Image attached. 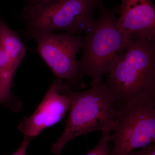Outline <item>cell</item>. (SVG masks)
Instances as JSON below:
<instances>
[{
    "label": "cell",
    "instance_id": "5",
    "mask_svg": "<svg viewBox=\"0 0 155 155\" xmlns=\"http://www.w3.org/2000/svg\"><path fill=\"white\" fill-rule=\"evenodd\" d=\"M110 140L112 146L109 155H126L155 144V95H143L119 101Z\"/></svg>",
    "mask_w": 155,
    "mask_h": 155
},
{
    "label": "cell",
    "instance_id": "8",
    "mask_svg": "<svg viewBox=\"0 0 155 155\" xmlns=\"http://www.w3.org/2000/svg\"><path fill=\"white\" fill-rule=\"evenodd\" d=\"M118 14L117 27L121 33L155 41V7L151 0H122Z\"/></svg>",
    "mask_w": 155,
    "mask_h": 155
},
{
    "label": "cell",
    "instance_id": "10",
    "mask_svg": "<svg viewBox=\"0 0 155 155\" xmlns=\"http://www.w3.org/2000/svg\"><path fill=\"white\" fill-rule=\"evenodd\" d=\"M16 69L0 47V103L8 102L11 98V83Z\"/></svg>",
    "mask_w": 155,
    "mask_h": 155
},
{
    "label": "cell",
    "instance_id": "1",
    "mask_svg": "<svg viewBox=\"0 0 155 155\" xmlns=\"http://www.w3.org/2000/svg\"><path fill=\"white\" fill-rule=\"evenodd\" d=\"M119 107L118 99L104 81L87 90L74 91L66 126L51 147L52 152L60 155L69 142L92 131L110 134L116 123Z\"/></svg>",
    "mask_w": 155,
    "mask_h": 155
},
{
    "label": "cell",
    "instance_id": "9",
    "mask_svg": "<svg viewBox=\"0 0 155 155\" xmlns=\"http://www.w3.org/2000/svg\"><path fill=\"white\" fill-rule=\"evenodd\" d=\"M0 47L17 70L25 55V48L17 34L5 23L0 15Z\"/></svg>",
    "mask_w": 155,
    "mask_h": 155
},
{
    "label": "cell",
    "instance_id": "7",
    "mask_svg": "<svg viewBox=\"0 0 155 155\" xmlns=\"http://www.w3.org/2000/svg\"><path fill=\"white\" fill-rule=\"evenodd\" d=\"M74 91L60 78L55 80L34 113L19 124L18 128L24 137L32 140L60 122L69 110Z\"/></svg>",
    "mask_w": 155,
    "mask_h": 155
},
{
    "label": "cell",
    "instance_id": "13",
    "mask_svg": "<svg viewBox=\"0 0 155 155\" xmlns=\"http://www.w3.org/2000/svg\"><path fill=\"white\" fill-rule=\"evenodd\" d=\"M31 140L30 139L24 137L22 143L19 148L11 155H26L27 148Z\"/></svg>",
    "mask_w": 155,
    "mask_h": 155
},
{
    "label": "cell",
    "instance_id": "3",
    "mask_svg": "<svg viewBox=\"0 0 155 155\" xmlns=\"http://www.w3.org/2000/svg\"><path fill=\"white\" fill-rule=\"evenodd\" d=\"M105 83L119 101L143 95H155V41L130 37Z\"/></svg>",
    "mask_w": 155,
    "mask_h": 155
},
{
    "label": "cell",
    "instance_id": "6",
    "mask_svg": "<svg viewBox=\"0 0 155 155\" xmlns=\"http://www.w3.org/2000/svg\"><path fill=\"white\" fill-rule=\"evenodd\" d=\"M35 40L39 54L58 78L72 87H85L76 56L82 48L84 37L66 32H32L26 35Z\"/></svg>",
    "mask_w": 155,
    "mask_h": 155
},
{
    "label": "cell",
    "instance_id": "12",
    "mask_svg": "<svg viewBox=\"0 0 155 155\" xmlns=\"http://www.w3.org/2000/svg\"><path fill=\"white\" fill-rule=\"evenodd\" d=\"M126 155H155V145L145 147L137 151H133Z\"/></svg>",
    "mask_w": 155,
    "mask_h": 155
},
{
    "label": "cell",
    "instance_id": "14",
    "mask_svg": "<svg viewBox=\"0 0 155 155\" xmlns=\"http://www.w3.org/2000/svg\"><path fill=\"white\" fill-rule=\"evenodd\" d=\"M26 2V5H32L41 4L48 2L49 0H25Z\"/></svg>",
    "mask_w": 155,
    "mask_h": 155
},
{
    "label": "cell",
    "instance_id": "4",
    "mask_svg": "<svg viewBox=\"0 0 155 155\" xmlns=\"http://www.w3.org/2000/svg\"><path fill=\"white\" fill-rule=\"evenodd\" d=\"M100 0H49L25 5L20 17L26 26V35L64 30L79 35L88 31L95 21L94 11Z\"/></svg>",
    "mask_w": 155,
    "mask_h": 155
},
{
    "label": "cell",
    "instance_id": "2",
    "mask_svg": "<svg viewBox=\"0 0 155 155\" xmlns=\"http://www.w3.org/2000/svg\"><path fill=\"white\" fill-rule=\"evenodd\" d=\"M98 7V17L85 32L83 54L78 61L81 75L91 79V86L102 82L103 75L112 71L123 55L130 38L117 28L119 6L109 10L102 0H100Z\"/></svg>",
    "mask_w": 155,
    "mask_h": 155
},
{
    "label": "cell",
    "instance_id": "11",
    "mask_svg": "<svg viewBox=\"0 0 155 155\" xmlns=\"http://www.w3.org/2000/svg\"><path fill=\"white\" fill-rule=\"evenodd\" d=\"M110 144V134H102L96 145L85 155H109Z\"/></svg>",
    "mask_w": 155,
    "mask_h": 155
}]
</instances>
